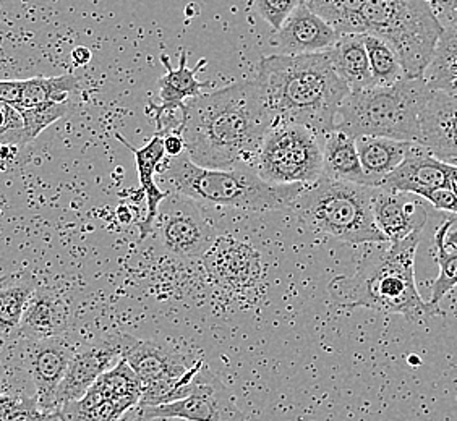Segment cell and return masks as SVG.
Instances as JSON below:
<instances>
[{
    "instance_id": "cell-35",
    "label": "cell",
    "mask_w": 457,
    "mask_h": 421,
    "mask_svg": "<svg viewBox=\"0 0 457 421\" xmlns=\"http://www.w3.org/2000/svg\"><path fill=\"white\" fill-rule=\"evenodd\" d=\"M2 140L5 144L25 146V125L21 114L15 107L2 103Z\"/></svg>"
},
{
    "instance_id": "cell-3",
    "label": "cell",
    "mask_w": 457,
    "mask_h": 421,
    "mask_svg": "<svg viewBox=\"0 0 457 421\" xmlns=\"http://www.w3.org/2000/svg\"><path fill=\"white\" fill-rule=\"evenodd\" d=\"M422 230L396 244H379L361 258L352 276H337L329 295L339 307L369 308L385 315H399L413 325H423L443 315L438 305L425 301L415 282V255Z\"/></svg>"
},
{
    "instance_id": "cell-13",
    "label": "cell",
    "mask_w": 457,
    "mask_h": 421,
    "mask_svg": "<svg viewBox=\"0 0 457 421\" xmlns=\"http://www.w3.org/2000/svg\"><path fill=\"white\" fill-rule=\"evenodd\" d=\"M123 343L125 335H112L75 351L57 392V412L62 407L79 400L99 377L123 360Z\"/></svg>"
},
{
    "instance_id": "cell-17",
    "label": "cell",
    "mask_w": 457,
    "mask_h": 421,
    "mask_svg": "<svg viewBox=\"0 0 457 421\" xmlns=\"http://www.w3.org/2000/svg\"><path fill=\"white\" fill-rule=\"evenodd\" d=\"M123 360L140 377L141 384H148L164 377L180 376L200 361L168 345L153 341H138L133 335H125Z\"/></svg>"
},
{
    "instance_id": "cell-6",
    "label": "cell",
    "mask_w": 457,
    "mask_h": 421,
    "mask_svg": "<svg viewBox=\"0 0 457 421\" xmlns=\"http://www.w3.org/2000/svg\"><path fill=\"white\" fill-rule=\"evenodd\" d=\"M375 186L323 176L305 186L292 210L310 230L349 245H379L387 238L375 220Z\"/></svg>"
},
{
    "instance_id": "cell-11",
    "label": "cell",
    "mask_w": 457,
    "mask_h": 421,
    "mask_svg": "<svg viewBox=\"0 0 457 421\" xmlns=\"http://www.w3.org/2000/svg\"><path fill=\"white\" fill-rule=\"evenodd\" d=\"M203 268L210 281L228 292H246L262 279L263 263L255 248L237 238L216 237L203 256Z\"/></svg>"
},
{
    "instance_id": "cell-31",
    "label": "cell",
    "mask_w": 457,
    "mask_h": 421,
    "mask_svg": "<svg viewBox=\"0 0 457 421\" xmlns=\"http://www.w3.org/2000/svg\"><path fill=\"white\" fill-rule=\"evenodd\" d=\"M369 0H307L310 9L325 18L329 25L339 31V35L361 33L359 17Z\"/></svg>"
},
{
    "instance_id": "cell-41",
    "label": "cell",
    "mask_w": 457,
    "mask_h": 421,
    "mask_svg": "<svg viewBox=\"0 0 457 421\" xmlns=\"http://www.w3.org/2000/svg\"><path fill=\"white\" fill-rule=\"evenodd\" d=\"M446 244L449 246H457V227L454 230H449Z\"/></svg>"
},
{
    "instance_id": "cell-23",
    "label": "cell",
    "mask_w": 457,
    "mask_h": 421,
    "mask_svg": "<svg viewBox=\"0 0 457 421\" xmlns=\"http://www.w3.org/2000/svg\"><path fill=\"white\" fill-rule=\"evenodd\" d=\"M415 141L395 140L385 136H361L357 148L361 166L365 169L371 185L379 188L385 177L389 176L415 148Z\"/></svg>"
},
{
    "instance_id": "cell-43",
    "label": "cell",
    "mask_w": 457,
    "mask_h": 421,
    "mask_svg": "<svg viewBox=\"0 0 457 421\" xmlns=\"http://www.w3.org/2000/svg\"><path fill=\"white\" fill-rule=\"evenodd\" d=\"M305 2H307V0H305Z\"/></svg>"
},
{
    "instance_id": "cell-22",
    "label": "cell",
    "mask_w": 457,
    "mask_h": 421,
    "mask_svg": "<svg viewBox=\"0 0 457 421\" xmlns=\"http://www.w3.org/2000/svg\"><path fill=\"white\" fill-rule=\"evenodd\" d=\"M323 176L351 184L373 186L365 169L361 166L357 140L343 130L336 128L323 138Z\"/></svg>"
},
{
    "instance_id": "cell-34",
    "label": "cell",
    "mask_w": 457,
    "mask_h": 421,
    "mask_svg": "<svg viewBox=\"0 0 457 421\" xmlns=\"http://www.w3.org/2000/svg\"><path fill=\"white\" fill-rule=\"evenodd\" d=\"M305 0H253L256 13L263 18L264 21L279 31L284 21L299 9Z\"/></svg>"
},
{
    "instance_id": "cell-30",
    "label": "cell",
    "mask_w": 457,
    "mask_h": 421,
    "mask_svg": "<svg viewBox=\"0 0 457 421\" xmlns=\"http://www.w3.org/2000/svg\"><path fill=\"white\" fill-rule=\"evenodd\" d=\"M36 285L28 279L4 284L0 290V327L4 335L17 333Z\"/></svg>"
},
{
    "instance_id": "cell-12",
    "label": "cell",
    "mask_w": 457,
    "mask_h": 421,
    "mask_svg": "<svg viewBox=\"0 0 457 421\" xmlns=\"http://www.w3.org/2000/svg\"><path fill=\"white\" fill-rule=\"evenodd\" d=\"M161 61L166 67V75H162L158 81L161 104L148 105V114L153 115L156 122V133L168 135L179 132L184 120L187 101L203 95V89L208 88L210 83L196 78L198 71L204 69L206 59H202L195 69H190L187 65V54L182 53L176 70L172 69L166 54L161 55Z\"/></svg>"
},
{
    "instance_id": "cell-15",
    "label": "cell",
    "mask_w": 457,
    "mask_h": 421,
    "mask_svg": "<svg viewBox=\"0 0 457 421\" xmlns=\"http://www.w3.org/2000/svg\"><path fill=\"white\" fill-rule=\"evenodd\" d=\"M451 167L453 164L433 156L430 151L417 143L404 162L385 177L379 188L396 194H417L423 198L431 190L449 186Z\"/></svg>"
},
{
    "instance_id": "cell-24",
    "label": "cell",
    "mask_w": 457,
    "mask_h": 421,
    "mask_svg": "<svg viewBox=\"0 0 457 421\" xmlns=\"http://www.w3.org/2000/svg\"><path fill=\"white\" fill-rule=\"evenodd\" d=\"M336 70L349 85L351 91L373 87V75L370 67L369 51L363 33L341 35L331 49Z\"/></svg>"
},
{
    "instance_id": "cell-32",
    "label": "cell",
    "mask_w": 457,
    "mask_h": 421,
    "mask_svg": "<svg viewBox=\"0 0 457 421\" xmlns=\"http://www.w3.org/2000/svg\"><path fill=\"white\" fill-rule=\"evenodd\" d=\"M55 412L39 407L36 395L4 394L0 399V421H55Z\"/></svg>"
},
{
    "instance_id": "cell-37",
    "label": "cell",
    "mask_w": 457,
    "mask_h": 421,
    "mask_svg": "<svg viewBox=\"0 0 457 421\" xmlns=\"http://www.w3.org/2000/svg\"><path fill=\"white\" fill-rule=\"evenodd\" d=\"M164 146H166L168 158H177L185 153V141L180 133L164 135Z\"/></svg>"
},
{
    "instance_id": "cell-19",
    "label": "cell",
    "mask_w": 457,
    "mask_h": 421,
    "mask_svg": "<svg viewBox=\"0 0 457 421\" xmlns=\"http://www.w3.org/2000/svg\"><path fill=\"white\" fill-rule=\"evenodd\" d=\"M420 144L449 164L457 161V95L431 93L423 111Z\"/></svg>"
},
{
    "instance_id": "cell-18",
    "label": "cell",
    "mask_w": 457,
    "mask_h": 421,
    "mask_svg": "<svg viewBox=\"0 0 457 421\" xmlns=\"http://www.w3.org/2000/svg\"><path fill=\"white\" fill-rule=\"evenodd\" d=\"M417 198L420 196L377 188L373 200L375 220L389 244L401 242L425 227L428 212Z\"/></svg>"
},
{
    "instance_id": "cell-29",
    "label": "cell",
    "mask_w": 457,
    "mask_h": 421,
    "mask_svg": "<svg viewBox=\"0 0 457 421\" xmlns=\"http://www.w3.org/2000/svg\"><path fill=\"white\" fill-rule=\"evenodd\" d=\"M363 35L369 51L373 83L377 87H389L405 78L404 67L396 49L379 36Z\"/></svg>"
},
{
    "instance_id": "cell-26",
    "label": "cell",
    "mask_w": 457,
    "mask_h": 421,
    "mask_svg": "<svg viewBox=\"0 0 457 421\" xmlns=\"http://www.w3.org/2000/svg\"><path fill=\"white\" fill-rule=\"evenodd\" d=\"M425 79L433 91L457 95V29L445 28Z\"/></svg>"
},
{
    "instance_id": "cell-28",
    "label": "cell",
    "mask_w": 457,
    "mask_h": 421,
    "mask_svg": "<svg viewBox=\"0 0 457 421\" xmlns=\"http://www.w3.org/2000/svg\"><path fill=\"white\" fill-rule=\"evenodd\" d=\"M453 226V220L443 222L436 234H435V248H436V263L440 268L438 277L433 281L431 287V303L440 305L443 299H446L451 290L457 287V246H449L446 244L448 232Z\"/></svg>"
},
{
    "instance_id": "cell-33",
    "label": "cell",
    "mask_w": 457,
    "mask_h": 421,
    "mask_svg": "<svg viewBox=\"0 0 457 421\" xmlns=\"http://www.w3.org/2000/svg\"><path fill=\"white\" fill-rule=\"evenodd\" d=\"M25 125V138L31 143L36 136L45 132L49 125L61 120L69 112V103H49L18 111Z\"/></svg>"
},
{
    "instance_id": "cell-10",
    "label": "cell",
    "mask_w": 457,
    "mask_h": 421,
    "mask_svg": "<svg viewBox=\"0 0 457 421\" xmlns=\"http://www.w3.org/2000/svg\"><path fill=\"white\" fill-rule=\"evenodd\" d=\"M141 410L146 418L177 417L190 421H246L230 389L206 363H203L196 376L194 394L174 404L141 407Z\"/></svg>"
},
{
    "instance_id": "cell-39",
    "label": "cell",
    "mask_w": 457,
    "mask_h": 421,
    "mask_svg": "<svg viewBox=\"0 0 457 421\" xmlns=\"http://www.w3.org/2000/svg\"><path fill=\"white\" fill-rule=\"evenodd\" d=\"M71 59L79 67H85L91 61V51H89L88 47H83V45L75 47L73 53H71Z\"/></svg>"
},
{
    "instance_id": "cell-25",
    "label": "cell",
    "mask_w": 457,
    "mask_h": 421,
    "mask_svg": "<svg viewBox=\"0 0 457 421\" xmlns=\"http://www.w3.org/2000/svg\"><path fill=\"white\" fill-rule=\"evenodd\" d=\"M79 88V81L75 75L67 73L61 77H35L20 79V93L15 104L17 111L49 104V103H69V97Z\"/></svg>"
},
{
    "instance_id": "cell-20",
    "label": "cell",
    "mask_w": 457,
    "mask_h": 421,
    "mask_svg": "<svg viewBox=\"0 0 457 421\" xmlns=\"http://www.w3.org/2000/svg\"><path fill=\"white\" fill-rule=\"evenodd\" d=\"M117 140L122 141L123 144L135 154L138 178H140L141 192L146 200V214L138 224L140 227V238L145 240L150 234L156 230V219H158L159 208L162 202L169 196L168 190H162L156 182L159 167L168 159L166 146H164V135L156 133L146 146L143 148H133L130 143L123 138L122 135H115Z\"/></svg>"
},
{
    "instance_id": "cell-42",
    "label": "cell",
    "mask_w": 457,
    "mask_h": 421,
    "mask_svg": "<svg viewBox=\"0 0 457 421\" xmlns=\"http://www.w3.org/2000/svg\"><path fill=\"white\" fill-rule=\"evenodd\" d=\"M145 421H190L184 418H177V417H154V418H146Z\"/></svg>"
},
{
    "instance_id": "cell-8",
    "label": "cell",
    "mask_w": 457,
    "mask_h": 421,
    "mask_svg": "<svg viewBox=\"0 0 457 421\" xmlns=\"http://www.w3.org/2000/svg\"><path fill=\"white\" fill-rule=\"evenodd\" d=\"M253 169L274 185H313L325 174L323 140L315 130L276 120L264 135Z\"/></svg>"
},
{
    "instance_id": "cell-2",
    "label": "cell",
    "mask_w": 457,
    "mask_h": 421,
    "mask_svg": "<svg viewBox=\"0 0 457 421\" xmlns=\"http://www.w3.org/2000/svg\"><path fill=\"white\" fill-rule=\"evenodd\" d=\"M255 78L263 89L274 122L305 125L321 140L336 130L339 109L351 95L329 51L266 55L256 65Z\"/></svg>"
},
{
    "instance_id": "cell-4",
    "label": "cell",
    "mask_w": 457,
    "mask_h": 421,
    "mask_svg": "<svg viewBox=\"0 0 457 421\" xmlns=\"http://www.w3.org/2000/svg\"><path fill=\"white\" fill-rule=\"evenodd\" d=\"M158 178L170 194L212 206L245 210H292L307 185H274L253 167L208 169L184 153L159 167Z\"/></svg>"
},
{
    "instance_id": "cell-9",
    "label": "cell",
    "mask_w": 457,
    "mask_h": 421,
    "mask_svg": "<svg viewBox=\"0 0 457 421\" xmlns=\"http://www.w3.org/2000/svg\"><path fill=\"white\" fill-rule=\"evenodd\" d=\"M194 200L170 194L159 208L156 228L164 248L180 258H203L214 244V232Z\"/></svg>"
},
{
    "instance_id": "cell-38",
    "label": "cell",
    "mask_w": 457,
    "mask_h": 421,
    "mask_svg": "<svg viewBox=\"0 0 457 421\" xmlns=\"http://www.w3.org/2000/svg\"><path fill=\"white\" fill-rule=\"evenodd\" d=\"M431 5V9L435 10L436 17L445 18L451 12L457 9V0H427Z\"/></svg>"
},
{
    "instance_id": "cell-27",
    "label": "cell",
    "mask_w": 457,
    "mask_h": 421,
    "mask_svg": "<svg viewBox=\"0 0 457 421\" xmlns=\"http://www.w3.org/2000/svg\"><path fill=\"white\" fill-rule=\"evenodd\" d=\"M203 361L200 360L194 368L187 371L180 376L164 377L143 384L141 391V407H161V405L174 404L184 400L188 395L194 394L196 389V376L202 369Z\"/></svg>"
},
{
    "instance_id": "cell-16",
    "label": "cell",
    "mask_w": 457,
    "mask_h": 421,
    "mask_svg": "<svg viewBox=\"0 0 457 421\" xmlns=\"http://www.w3.org/2000/svg\"><path fill=\"white\" fill-rule=\"evenodd\" d=\"M339 31L317 12L302 4L274 36L279 54L299 55L329 51L339 39Z\"/></svg>"
},
{
    "instance_id": "cell-40",
    "label": "cell",
    "mask_w": 457,
    "mask_h": 421,
    "mask_svg": "<svg viewBox=\"0 0 457 421\" xmlns=\"http://www.w3.org/2000/svg\"><path fill=\"white\" fill-rule=\"evenodd\" d=\"M441 25L445 28H453V29H457V9L454 12H451L449 15H446L445 18H441L440 20Z\"/></svg>"
},
{
    "instance_id": "cell-21",
    "label": "cell",
    "mask_w": 457,
    "mask_h": 421,
    "mask_svg": "<svg viewBox=\"0 0 457 421\" xmlns=\"http://www.w3.org/2000/svg\"><path fill=\"white\" fill-rule=\"evenodd\" d=\"M67 301L49 287H36L27 311L13 337L21 341H46L62 337L69 327Z\"/></svg>"
},
{
    "instance_id": "cell-14",
    "label": "cell",
    "mask_w": 457,
    "mask_h": 421,
    "mask_svg": "<svg viewBox=\"0 0 457 421\" xmlns=\"http://www.w3.org/2000/svg\"><path fill=\"white\" fill-rule=\"evenodd\" d=\"M75 351L62 337L46 341H23V359L33 379L36 399L47 413L57 412L55 400Z\"/></svg>"
},
{
    "instance_id": "cell-36",
    "label": "cell",
    "mask_w": 457,
    "mask_h": 421,
    "mask_svg": "<svg viewBox=\"0 0 457 421\" xmlns=\"http://www.w3.org/2000/svg\"><path fill=\"white\" fill-rule=\"evenodd\" d=\"M427 202L433 204V208L440 210H448L457 214V194L451 186H441L436 190H431L430 194L423 196Z\"/></svg>"
},
{
    "instance_id": "cell-1",
    "label": "cell",
    "mask_w": 457,
    "mask_h": 421,
    "mask_svg": "<svg viewBox=\"0 0 457 421\" xmlns=\"http://www.w3.org/2000/svg\"><path fill=\"white\" fill-rule=\"evenodd\" d=\"M273 123L260 83L256 78L242 79L188 99L177 133L184 138L185 153L198 166L253 167Z\"/></svg>"
},
{
    "instance_id": "cell-7",
    "label": "cell",
    "mask_w": 457,
    "mask_h": 421,
    "mask_svg": "<svg viewBox=\"0 0 457 421\" xmlns=\"http://www.w3.org/2000/svg\"><path fill=\"white\" fill-rule=\"evenodd\" d=\"M359 31L379 36L396 49L405 78H425L445 27L427 0H369Z\"/></svg>"
},
{
    "instance_id": "cell-5",
    "label": "cell",
    "mask_w": 457,
    "mask_h": 421,
    "mask_svg": "<svg viewBox=\"0 0 457 421\" xmlns=\"http://www.w3.org/2000/svg\"><path fill=\"white\" fill-rule=\"evenodd\" d=\"M433 89L425 78H403L389 87H369L345 97L336 128L353 136H385L395 140L422 138V115Z\"/></svg>"
}]
</instances>
